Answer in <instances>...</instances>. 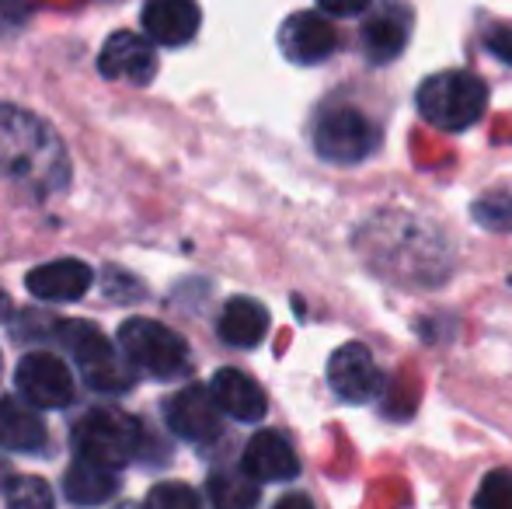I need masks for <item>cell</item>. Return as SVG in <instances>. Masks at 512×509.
<instances>
[{
  "label": "cell",
  "mask_w": 512,
  "mask_h": 509,
  "mask_svg": "<svg viewBox=\"0 0 512 509\" xmlns=\"http://www.w3.org/2000/svg\"><path fill=\"white\" fill-rule=\"evenodd\" d=\"M0 171L32 192H53L67 182V154L42 119L0 105Z\"/></svg>",
  "instance_id": "1"
},
{
  "label": "cell",
  "mask_w": 512,
  "mask_h": 509,
  "mask_svg": "<svg viewBox=\"0 0 512 509\" xmlns=\"http://www.w3.org/2000/svg\"><path fill=\"white\" fill-rule=\"evenodd\" d=\"M415 102L429 126L460 133V129L474 126L481 119L488 105V88L471 70H443L418 88Z\"/></svg>",
  "instance_id": "2"
},
{
  "label": "cell",
  "mask_w": 512,
  "mask_h": 509,
  "mask_svg": "<svg viewBox=\"0 0 512 509\" xmlns=\"http://www.w3.org/2000/svg\"><path fill=\"white\" fill-rule=\"evenodd\" d=\"M136 447H140V422L119 408H95L74 429L77 461L95 464L112 475L133 461Z\"/></svg>",
  "instance_id": "3"
},
{
  "label": "cell",
  "mask_w": 512,
  "mask_h": 509,
  "mask_svg": "<svg viewBox=\"0 0 512 509\" xmlns=\"http://www.w3.org/2000/svg\"><path fill=\"white\" fill-rule=\"evenodd\" d=\"M122 353L129 356L136 370L157 381H171V377L189 370V346L182 335H175L168 325L150 318H129L119 328Z\"/></svg>",
  "instance_id": "4"
},
{
  "label": "cell",
  "mask_w": 512,
  "mask_h": 509,
  "mask_svg": "<svg viewBox=\"0 0 512 509\" xmlns=\"http://www.w3.org/2000/svg\"><path fill=\"white\" fill-rule=\"evenodd\" d=\"M56 335L63 339V346L70 349L74 363L81 367L84 381H88L95 391H126L133 384V370L119 360L115 346L105 339V332L98 325H88V321H63L56 328Z\"/></svg>",
  "instance_id": "5"
},
{
  "label": "cell",
  "mask_w": 512,
  "mask_h": 509,
  "mask_svg": "<svg viewBox=\"0 0 512 509\" xmlns=\"http://www.w3.org/2000/svg\"><path fill=\"white\" fill-rule=\"evenodd\" d=\"M380 133L363 112L356 109H331L321 116L314 129V147L331 164H359L377 150Z\"/></svg>",
  "instance_id": "6"
},
{
  "label": "cell",
  "mask_w": 512,
  "mask_h": 509,
  "mask_svg": "<svg viewBox=\"0 0 512 509\" xmlns=\"http://www.w3.org/2000/svg\"><path fill=\"white\" fill-rule=\"evenodd\" d=\"M21 398L32 401L35 408H63L74 398V381H70L67 363H60L49 353H32L14 370Z\"/></svg>",
  "instance_id": "7"
},
{
  "label": "cell",
  "mask_w": 512,
  "mask_h": 509,
  "mask_svg": "<svg viewBox=\"0 0 512 509\" xmlns=\"http://www.w3.org/2000/svg\"><path fill=\"white\" fill-rule=\"evenodd\" d=\"M279 46L293 63H321L335 53L338 32L321 11H300L286 18L283 32H279Z\"/></svg>",
  "instance_id": "8"
},
{
  "label": "cell",
  "mask_w": 512,
  "mask_h": 509,
  "mask_svg": "<svg viewBox=\"0 0 512 509\" xmlns=\"http://www.w3.org/2000/svg\"><path fill=\"white\" fill-rule=\"evenodd\" d=\"M168 426L175 429L182 440L192 443H209L220 436L223 422H220V408L209 398V387L203 384H189L185 391H178L168 401Z\"/></svg>",
  "instance_id": "9"
},
{
  "label": "cell",
  "mask_w": 512,
  "mask_h": 509,
  "mask_svg": "<svg viewBox=\"0 0 512 509\" xmlns=\"http://www.w3.org/2000/svg\"><path fill=\"white\" fill-rule=\"evenodd\" d=\"M328 384L342 401H352V405L370 401L380 384L377 363H373L370 349L359 346V342H349V346L335 349L328 360Z\"/></svg>",
  "instance_id": "10"
},
{
  "label": "cell",
  "mask_w": 512,
  "mask_h": 509,
  "mask_svg": "<svg viewBox=\"0 0 512 509\" xmlns=\"http://www.w3.org/2000/svg\"><path fill=\"white\" fill-rule=\"evenodd\" d=\"M98 70L112 81L129 84H150L157 74V56L150 42L136 32H115L105 42L102 56H98Z\"/></svg>",
  "instance_id": "11"
},
{
  "label": "cell",
  "mask_w": 512,
  "mask_h": 509,
  "mask_svg": "<svg viewBox=\"0 0 512 509\" xmlns=\"http://www.w3.org/2000/svg\"><path fill=\"white\" fill-rule=\"evenodd\" d=\"M244 475L251 478V482H290V478H297L300 471V461L297 454H293V447L286 443V436L272 433V429H265V433H255L248 440V447H244Z\"/></svg>",
  "instance_id": "12"
},
{
  "label": "cell",
  "mask_w": 512,
  "mask_h": 509,
  "mask_svg": "<svg viewBox=\"0 0 512 509\" xmlns=\"http://www.w3.org/2000/svg\"><path fill=\"white\" fill-rule=\"evenodd\" d=\"M95 276L84 262L77 258H60V262L39 265V269L28 272L25 286L32 297L39 300H56V304H67V300H81L91 290Z\"/></svg>",
  "instance_id": "13"
},
{
  "label": "cell",
  "mask_w": 512,
  "mask_h": 509,
  "mask_svg": "<svg viewBox=\"0 0 512 509\" xmlns=\"http://www.w3.org/2000/svg\"><path fill=\"white\" fill-rule=\"evenodd\" d=\"M209 398L216 401V408H220V412H227L230 419H237V422L265 419V408H269L262 387L251 381L248 374H241V370H230V367L216 370V374H213Z\"/></svg>",
  "instance_id": "14"
},
{
  "label": "cell",
  "mask_w": 512,
  "mask_h": 509,
  "mask_svg": "<svg viewBox=\"0 0 512 509\" xmlns=\"http://www.w3.org/2000/svg\"><path fill=\"white\" fill-rule=\"evenodd\" d=\"M199 7L189 0H154L143 7V28L161 46H185L199 32Z\"/></svg>",
  "instance_id": "15"
},
{
  "label": "cell",
  "mask_w": 512,
  "mask_h": 509,
  "mask_svg": "<svg viewBox=\"0 0 512 509\" xmlns=\"http://www.w3.org/2000/svg\"><path fill=\"white\" fill-rule=\"evenodd\" d=\"M269 332V311L251 297L227 300L220 314V339L234 349H255Z\"/></svg>",
  "instance_id": "16"
},
{
  "label": "cell",
  "mask_w": 512,
  "mask_h": 509,
  "mask_svg": "<svg viewBox=\"0 0 512 509\" xmlns=\"http://www.w3.org/2000/svg\"><path fill=\"white\" fill-rule=\"evenodd\" d=\"M42 443H46V422L39 419V412L32 405H25V401H0V447L32 454Z\"/></svg>",
  "instance_id": "17"
},
{
  "label": "cell",
  "mask_w": 512,
  "mask_h": 509,
  "mask_svg": "<svg viewBox=\"0 0 512 509\" xmlns=\"http://www.w3.org/2000/svg\"><path fill=\"white\" fill-rule=\"evenodd\" d=\"M119 489V478L105 468H95V464L74 461L63 478V492L74 506H102L112 492Z\"/></svg>",
  "instance_id": "18"
},
{
  "label": "cell",
  "mask_w": 512,
  "mask_h": 509,
  "mask_svg": "<svg viewBox=\"0 0 512 509\" xmlns=\"http://www.w3.org/2000/svg\"><path fill=\"white\" fill-rule=\"evenodd\" d=\"M405 39H408V25L401 21V14H394V11L373 14L363 25V46L373 63L394 60V56L405 49Z\"/></svg>",
  "instance_id": "19"
},
{
  "label": "cell",
  "mask_w": 512,
  "mask_h": 509,
  "mask_svg": "<svg viewBox=\"0 0 512 509\" xmlns=\"http://www.w3.org/2000/svg\"><path fill=\"white\" fill-rule=\"evenodd\" d=\"M209 499L216 509H255L258 485L244 471H216L209 478Z\"/></svg>",
  "instance_id": "20"
},
{
  "label": "cell",
  "mask_w": 512,
  "mask_h": 509,
  "mask_svg": "<svg viewBox=\"0 0 512 509\" xmlns=\"http://www.w3.org/2000/svg\"><path fill=\"white\" fill-rule=\"evenodd\" d=\"M7 509H56L53 489L42 478H18L7 489Z\"/></svg>",
  "instance_id": "21"
},
{
  "label": "cell",
  "mask_w": 512,
  "mask_h": 509,
  "mask_svg": "<svg viewBox=\"0 0 512 509\" xmlns=\"http://www.w3.org/2000/svg\"><path fill=\"white\" fill-rule=\"evenodd\" d=\"M478 509H512V468H499L492 475H485V482L478 485L474 496Z\"/></svg>",
  "instance_id": "22"
},
{
  "label": "cell",
  "mask_w": 512,
  "mask_h": 509,
  "mask_svg": "<svg viewBox=\"0 0 512 509\" xmlns=\"http://www.w3.org/2000/svg\"><path fill=\"white\" fill-rule=\"evenodd\" d=\"M147 509H199V496L182 482H161L150 489Z\"/></svg>",
  "instance_id": "23"
},
{
  "label": "cell",
  "mask_w": 512,
  "mask_h": 509,
  "mask_svg": "<svg viewBox=\"0 0 512 509\" xmlns=\"http://www.w3.org/2000/svg\"><path fill=\"white\" fill-rule=\"evenodd\" d=\"M474 220L492 231H512V196H485L474 203Z\"/></svg>",
  "instance_id": "24"
},
{
  "label": "cell",
  "mask_w": 512,
  "mask_h": 509,
  "mask_svg": "<svg viewBox=\"0 0 512 509\" xmlns=\"http://www.w3.org/2000/svg\"><path fill=\"white\" fill-rule=\"evenodd\" d=\"M485 46L492 49V53L499 56V60L512 63V25L492 28V32H488V39H485Z\"/></svg>",
  "instance_id": "25"
},
{
  "label": "cell",
  "mask_w": 512,
  "mask_h": 509,
  "mask_svg": "<svg viewBox=\"0 0 512 509\" xmlns=\"http://www.w3.org/2000/svg\"><path fill=\"white\" fill-rule=\"evenodd\" d=\"M276 509H314V503H310L307 496H300V492H293V496H283V499H279Z\"/></svg>",
  "instance_id": "26"
},
{
  "label": "cell",
  "mask_w": 512,
  "mask_h": 509,
  "mask_svg": "<svg viewBox=\"0 0 512 509\" xmlns=\"http://www.w3.org/2000/svg\"><path fill=\"white\" fill-rule=\"evenodd\" d=\"M359 11H366V4H324L321 7L324 18H328V14H359Z\"/></svg>",
  "instance_id": "27"
},
{
  "label": "cell",
  "mask_w": 512,
  "mask_h": 509,
  "mask_svg": "<svg viewBox=\"0 0 512 509\" xmlns=\"http://www.w3.org/2000/svg\"><path fill=\"white\" fill-rule=\"evenodd\" d=\"M7 314V297H4V290H0V318Z\"/></svg>",
  "instance_id": "28"
}]
</instances>
